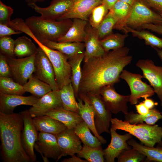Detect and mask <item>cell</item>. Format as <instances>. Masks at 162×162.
Wrapping results in <instances>:
<instances>
[{"label": "cell", "mask_w": 162, "mask_h": 162, "mask_svg": "<svg viewBox=\"0 0 162 162\" xmlns=\"http://www.w3.org/2000/svg\"><path fill=\"white\" fill-rule=\"evenodd\" d=\"M129 51L128 47L124 46L84 62L78 96L100 94L104 87L119 82L121 73L132 60V56L129 55Z\"/></svg>", "instance_id": "6da1fadb"}, {"label": "cell", "mask_w": 162, "mask_h": 162, "mask_svg": "<svg viewBox=\"0 0 162 162\" xmlns=\"http://www.w3.org/2000/svg\"><path fill=\"white\" fill-rule=\"evenodd\" d=\"M23 121L20 113L0 112L1 159L4 162H31L22 140Z\"/></svg>", "instance_id": "7a4b0ae2"}, {"label": "cell", "mask_w": 162, "mask_h": 162, "mask_svg": "<svg viewBox=\"0 0 162 162\" xmlns=\"http://www.w3.org/2000/svg\"><path fill=\"white\" fill-rule=\"evenodd\" d=\"M25 21L38 40L56 42L66 34L73 22L71 19L57 20L45 19L40 16L30 17Z\"/></svg>", "instance_id": "3957f363"}, {"label": "cell", "mask_w": 162, "mask_h": 162, "mask_svg": "<svg viewBox=\"0 0 162 162\" xmlns=\"http://www.w3.org/2000/svg\"><path fill=\"white\" fill-rule=\"evenodd\" d=\"M110 128L120 130L138 138L144 145L153 147L162 141V127L143 123L132 124L117 118H111Z\"/></svg>", "instance_id": "277c9868"}, {"label": "cell", "mask_w": 162, "mask_h": 162, "mask_svg": "<svg viewBox=\"0 0 162 162\" xmlns=\"http://www.w3.org/2000/svg\"><path fill=\"white\" fill-rule=\"evenodd\" d=\"M31 38L45 52L53 68L59 90L71 83V70L68 58L59 51L51 49L41 43L34 35Z\"/></svg>", "instance_id": "5b68a950"}, {"label": "cell", "mask_w": 162, "mask_h": 162, "mask_svg": "<svg viewBox=\"0 0 162 162\" xmlns=\"http://www.w3.org/2000/svg\"><path fill=\"white\" fill-rule=\"evenodd\" d=\"M162 25V16L152 9L141 0L131 6L126 25L136 30H141L144 25L148 24Z\"/></svg>", "instance_id": "8992f818"}, {"label": "cell", "mask_w": 162, "mask_h": 162, "mask_svg": "<svg viewBox=\"0 0 162 162\" xmlns=\"http://www.w3.org/2000/svg\"><path fill=\"white\" fill-rule=\"evenodd\" d=\"M120 77L126 82L130 88L131 94L129 102L131 104L136 105L140 98L149 97L154 94L155 92L151 86L142 81L143 76L141 75L124 69Z\"/></svg>", "instance_id": "52a82bcc"}, {"label": "cell", "mask_w": 162, "mask_h": 162, "mask_svg": "<svg viewBox=\"0 0 162 162\" xmlns=\"http://www.w3.org/2000/svg\"><path fill=\"white\" fill-rule=\"evenodd\" d=\"M35 54L22 58L6 56L12 78L22 86L26 83L34 72Z\"/></svg>", "instance_id": "ba28073f"}, {"label": "cell", "mask_w": 162, "mask_h": 162, "mask_svg": "<svg viewBox=\"0 0 162 162\" xmlns=\"http://www.w3.org/2000/svg\"><path fill=\"white\" fill-rule=\"evenodd\" d=\"M34 67L33 74L35 76L49 85L52 90H59L52 65L46 55L39 46L35 54Z\"/></svg>", "instance_id": "9c48e42d"}, {"label": "cell", "mask_w": 162, "mask_h": 162, "mask_svg": "<svg viewBox=\"0 0 162 162\" xmlns=\"http://www.w3.org/2000/svg\"><path fill=\"white\" fill-rule=\"evenodd\" d=\"M86 95L94 112V122L98 134L104 132L110 134L109 130L112 118L111 112L106 108L100 94H88Z\"/></svg>", "instance_id": "30bf717a"}, {"label": "cell", "mask_w": 162, "mask_h": 162, "mask_svg": "<svg viewBox=\"0 0 162 162\" xmlns=\"http://www.w3.org/2000/svg\"><path fill=\"white\" fill-rule=\"evenodd\" d=\"M113 86L108 85L104 87L100 94L106 108L111 113L116 114L121 112L126 115L128 112V103L129 102L130 95L119 94L116 91Z\"/></svg>", "instance_id": "8fae6325"}, {"label": "cell", "mask_w": 162, "mask_h": 162, "mask_svg": "<svg viewBox=\"0 0 162 162\" xmlns=\"http://www.w3.org/2000/svg\"><path fill=\"white\" fill-rule=\"evenodd\" d=\"M143 73L160 101H162V66L156 65L151 59H140L136 64Z\"/></svg>", "instance_id": "7c38bea8"}, {"label": "cell", "mask_w": 162, "mask_h": 162, "mask_svg": "<svg viewBox=\"0 0 162 162\" xmlns=\"http://www.w3.org/2000/svg\"><path fill=\"white\" fill-rule=\"evenodd\" d=\"M34 148L40 154L44 162H49L48 158L56 162L60 159V150L55 134L38 133Z\"/></svg>", "instance_id": "4fadbf2b"}, {"label": "cell", "mask_w": 162, "mask_h": 162, "mask_svg": "<svg viewBox=\"0 0 162 162\" xmlns=\"http://www.w3.org/2000/svg\"><path fill=\"white\" fill-rule=\"evenodd\" d=\"M22 118L23 126L22 134L23 146L27 154L32 162L36 160L34 152V146L38 137L36 129L31 117L27 110L20 113Z\"/></svg>", "instance_id": "5bb4252c"}, {"label": "cell", "mask_w": 162, "mask_h": 162, "mask_svg": "<svg viewBox=\"0 0 162 162\" xmlns=\"http://www.w3.org/2000/svg\"><path fill=\"white\" fill-rule=\"evenodd\" d=\"M75 0H52L50 5L46 7H41L36 3L28 5L42 17L52 20H58L67 13L71 8Z\"/></svg>", "instance_id": "9a60e30c"}, {"label": "cell", "mask_w": 162, "mask_h": 162, "mask_svg": "<svg viewBox=\"0 0 162 162\" xmlns=\"http://www.w3.org/2000/svg\"><path fill=\"white\" fill-rule=\"evenodd\" d=\"M62 107H63L59 90H52L39 98L27 110L33 118L45 115L51 110Z\"/></svg>", "instance_id": "2e32d148"}, {"label": "cell", "mask_w": 162, "mask_h": 162, "mask_svg": "<svg viewBox=\"0 0 162 162\" xmlns=\"http://www.w3.org/2000/svg\"><path fill=\"white\" fill-rule=\"evenodd\" d=\"M55 135L60 150V158L77 154L82 149V142L73 129L67 128Z\"/></svg>", "instance_id": "e0dca14e"}, {"label": "cell", "mask_w": 162, "mask_h": 162, "mask_svg": "<svg viewBox=\"0 0 162 162\" xmlns=\"http://www.w3.org/2000/svg\"><path fill=\"white\" fill-rule=\"evenodd\" d=\"M110 132L111 140L107 147L103 150L104 157L106 162H114L115 158L123 151L131 148L127 141L132 138V135L128 133L120 135L111 128Z\"/></svg>", "instance_id": "ac0fdd59"}, {"label": "cell", "mask_w": 162, "mask_h": 162, "mask_svg": "<svg viewBox=\"0 0 162 162\" xmlns=\"http://www.w3.org/2000/svg\"><path fill=\"white\" fill-rule=\"evenodd\" d=\"M86 31V35L83 41L85 45L84 62L90 58L101 56L105 53L100 43L97 29L92 27L88 22Z\"/></svg>", "instance_id": "d6986e66"}, {"label": "cell", "mask_w": 162, "mask_h": 162, "mask_svg": "<svg viewBox=\"0 0 162 162\" xmlns=\"http://www.w3.org/2000/svg\"><path fill=\"white\" fill-rule=\"evenodd\" d=\"M39 98L33 95L25 96L0 93V112L6 114L13 113L16 106L22 105L32 106Z\"/></svg>", "instance_id": "ffe728a7"}, {"label": "cell", "mask_w": 162, "mask_h": 162, "mask_svg": "<svg viewBox=\"0 0 162 162\" xmlns=\"http://www.w3.org/2000/svg\"><path fill=\"white\" fill-rule=\"evenodd\" d=\"M77 99L78 101L77 102L78 113L94 136L98 138L101 144L106 143V140L98 134L96 129L94 122V110L87 96L85 94L80 95L78 96Z\"/></svg>", "instance_id": "44dd1931"}, {"label": "cell", "mask_w": 162, "mask_h": 162, "mask_svg": "<svg viewBox=\"0 0 162 162\" xmlns=\"http://www.w3.org/2000/svg\"><path fill=\"white\" fill-rule=\"evenodd\" d=\"M102 0H75L73 7L58 20L79 18L88 21L93 9L101 4Z\"/></svg>", "instance_id": "7402d4cb"}, {"label": "cell", "mask_w": 162, "mask_h": 162, "mask_svg": "<svg viewBox=\"0 0 162 162\" xmlns=\"http://www.w3.org/2000/svg\"><path fill=\"white\" fill-rule=\"evenodd\" d=\"M38 40L48 47L58 50L66 55L68 59L85 52V45L84 42H60L45 40Z\"/></svg>", "instance_id": "603a6c76"}, {"label": "cell", "mask_w": 162, "mask_h": 162, "mask_svg": "<svg viewBox=\"0 0 162 162\" xmlns=\"http://www.w3.org/2000/svg\"><path fill=\"white\" fill-rule=\"evenodd\" d=\"M45 115L61 122L69 129H74L83 121L78 113L66 110L62 107L51 110Z\"/></svg>", "instance_id": "cb8c5ba5"}, {"label": "cell", "mask_w": 162, "mask_h": 162, "mask_svg": "<svg viewBox=\"0 0 162 162\" xmlns=\"http://www.w3.org/2000/svg\"><path fill=\"white\" fill-rule=\"evenodd\" d=\"M88 21L79 19H73L72 23L66 34L57 42H83L86 35V28Z\"/></svg>", "instance_id": "d4e9b609"}, {"label": "cell", "mask_w": 162, "mask_h": 162, "mask_svg": "<svg viewBox=\"0 0 162 162\" xmlns=\"http://www.w3.org/2000/svg\"><path fill=\"white\" fill-rule=\"evenodd\" d=\"M32 121L40 132L56 134L67 128L61 122L46 115L33 118Z\"/></svg>", "instance_id": "484cf974"}, {"label": "cell", "mask_w": 162, "mask_h": 162, "mask_svg": "<svg viewBox=\"0 0 162 162\" xmlns=\"http://www.w3.org/2000/svg\"><path fill=\"white\" fill-rule=\"evenodd\" d=\"M131 9V6L129 4L118 0L113 7L109 10L112 13L116 20L114 29L123 31L126 25V22Z\"/></svg>", "instance_id": "4316f807"}, {"label": "cell", "mask_w": 162, "mask_h": 162, "mask_svg": "<svg viewBox=\"0 0 162 162\" xmlns=\"http://www.w3.org/2000/svg\"><path fill=\"white\" fill-rule=\"evenodd\" d=\"M162 119V115L159 111L153 108L150 110L148 113L146 115H141L133 112L128 113L124 116V121L132 124H136L142 123L153 125L159 119Z\"/></svg>", "instance_id": "83f0119b"}, {"label": "cell", "mask_w": 162, "mask_h": 162, "mask_svg": "<svg viewBox=\"0 0 162 162\" xmlns=\"http://www.w3.org/2000/svg\"><path fill=\"white\" fill-rule=\"evenodd\" d=\"M38 49L30 39L26 36H21L15 40L14 56L18 58L30 56L35 54Z\"/></svg>", "instance_id": "f1b7e54d"}, {"label": "cell", "mask_w": 162, "mask_h": 162, "mask_svg": "<svg viewBox=\"0 0 162 162\" xmlns=\"http://www.w3.org/2000/svg\"><path fill=\"white\" fill-rule=\"evenodd\" d=\"M84 52L79 54L68 59L71 70V83L76 98L78 97L79 87L82 77L81 65L84 57Z\"/></svg>", "instance_id": "f546056e"}, {"label": "cell", "mask_w": 162, "mask_h": 162, "mask_svg": "<svg viewBox=\"0 0 162 162\" xmlns=\"http://www.w3.org/2000/svg\"><path fill=\"white\" fill-rule=\"evenodd\" d=\"M23 86L26 92H29L39 98L52 90L49 85L40 80L34 74Z\"/></svg>", "instance_id": "4dcf8cb0"}, {"label": "cell", "mask_w": 162, "mask_h": 162, "mask_svg": "<svg viewBox=\"0 0 162 162\" xmlns=\"http://www.w3.org/2000/svg\"><path fill=\"white\" fill-rule=\"evenodd\" d=\"M122 31L125 33H131L134 37L144 40L146 45L150 46L152 48L162 49V38L158 37L148 31L136 30L126 25Z\"/></svg>", "instance_id": "1f68e13d"}, {"label": "cell", "mask_w": 162, "mask_h": 162, "mask_svg": "<svg viewBox=\"0 0 162 162\" xmlns=\"http://www.w3.org/2000/svg\"><path fill=\"white\" fill-rule=\"evenodd\" d=\"M128 144L144 155L148 161L162 162V147H156L143 145L133 139L128 140Z\"/></svg>", "instance_id": "d6a6232c"}, {"label": "cell", "mask_w": 162, "mask_h": 162, "mask_svg": "<svg viewBox=\"0 0 162 162\" xmlns=\"http://www.w3.org/2000/svg\"><path fill=\"white\" fill-rule=\"evenodd\" d=\"M59 91L63 108L78 113V103L71 83L64 86Z\"/></svg>", "instance_id": "836d02e7"}, {"label": "cell", "mask_w": 162, "mask_h": 162, "mask_svg": "<svg viewBox=\"0 0 162 162\" xmlns=\"http://www.w3.org/2000/svg\"><path fill=\"white\" fill-rule=\"evenodd\" d=\"M73 129L83 144L92 147L101 146L99 140L91 134L90 130L84 121L78 124Z\"/></svg>", "instance_id": "e575fe53"}, {"label": "cell", "mask_w": 162, "mask_h": 162, "mask_svg": "<svg viewBox=\"0 0 162 162\" xmlns=\"http://www.w3.org/2000/svg\"><path fill=\"white\" fill-rule=\"evenodd\" d=\"M127 33L121 34L113 33L100 40V44L105 52L122 48L124 46L125 40L128 37Z\"/></svg>", "instance_id": "d590c367"}, {"label": "cell", "mask_w": 162, "mask_h": 162, "mask_svg": "<svg viewBox=\"0 0 162 162\" xmlns=\"http://www.w3.org/2000/svg\"><path fill=\"white\" fill-rule=\"evenodd\" d=\"M77 156L85 159L88 162H103L105 161L103 150L101 146L92 147L83 144L81 150L77 154Z\"/></svg>", "instance_id": "8d00e7d4"}, {"label": "cell", "mask_w": 162, "mask_h": 162, "mask_svg": "<svg viewBox=\"0 0 162 162\" xmlns=\"http://www.w3.org/2000/svg\"><path fill=\"white\" fill-rule=\"evenodd\" d=\"M25 92L23 86L12 77H0V93L23 95Z\"/></svg>", "instance_id": "74e56055"}, {"label": "cell", "mask_w": 162, "mask_h": 162, "mask_svg": "<svg viewBox=\"0 0 162 162\" xmlns=\"http://www.w3.org/2000/svg\"><path fill=\"white\" fill-rule=\"evenodd\" d=\"M116 20L112 13L109 11L97 29L98 38L101 40L113 33V30Z\"/></svg>", "instance_id": "f35d334b"}, {"label": "cell", "mask_w": 162, "mask_h": 162, "mask_svg": "<svg viewBox=\"0 0 162 162\" xmlns=\"http://www.w3.org/2000/svg\"><path fill=\"white\" fill-rule=\"evenodd\" d=\"M109 11V10L103 4L94 8L88 17V22L91 26L97 29Z\"/></svg>", "instance_id": "ab89813d"}, {"label": "cell", "mask_w": 162, "mask_h": 162, "mask_svg": "<svg viewBox=\"0 0 162 162\" xmlns=\"http://www.w3.org/2000/svg\"><path fill=\"white\" fill-rule=\"evenodd\" d=\"M146 156L132 148L123 151L117 158L118 162H140L142 161Z\"/></svg>", "instance_id": "60d3db41"}, {"label": "cell", "mask_w": 162, "mask_h": 162, "mask_svg": "<svg viewBox=\"0 0 162 162\" xmlns=\"http://www.w3.org/2000/svg\"><path fill=\"white\" fill-rule=\"evenodd\" d=\"M15 41L10 36L0 38V52L6 57L15 58Z\"/></svg>", "instance_id": "b9f144b4"}, {"label": "cell", "mask_w": 162, "mask_h": 162, "mask_svg": "<svg viewBox=\"0 0 162 162\" xmlns=\"http://www.w3.org/2000/svg\"><path fill=\"white\" fill-rule=\"evenodd\" d=\"M13 13L14 10L11 7L7 5L0 0V23L8 26Z\"/></svg>", "instance_id": "7bdbcfd3"}, {"label": "cell", "mask_w": 162, "mask_h": 162, "mask_svg": "<svg viewBox=\"0 0 162 162\" xmlns=\"http://www.w3.org/2000/svg\"><path fill=\"white\" fill-rule=\"evenodd\" d=\"M0 77H12L11 71L5 55L0 53Z\"/></svg>", "instance_id": "ee69618b"}, {"label": "cell", "mask_w": 162, "mask_h": 162, "mask_svg": "<svg viewBox=\"0 0 162 162\" xmlns=\"http://www.w3.org/2000/svg\"><path fill=\"white\" fill-rule=\"evenodd\" d=\"M141 0L156 13L162 14V0Z\"/></svg>", "instance_id": "f6af8a7d"}, {"label": "cell", "mask_w": 162, "mask_h": 162, "mask_svg": "<svg viewBox=\"0 0 162 162\" xmlns=\"http://www.w3.org/2000/svg\"><path fill=\"white\" fill-rule=\"evenodd\" d=\"M22 33L20 31H16L10 27L0 23V38L15 34H19Z\"/></svg>", "instance_id": "bcb514c9"}, {"label": "cell", "mask_w": 162, "mask_h": 162, "mask_svg": "<svg viewBox=\"0 0 162 162\" xmlns=\"http://www.w3.org/2000/svg\"><path fill=\"white\" fill-rule=\"evenodd\" d=\"M141 29H147L162 35V25L153 24H146L143 26Z\"/></svg>", "instance_id": "7dc6e473"}, {"label": "cell", "mask_w": 162, "mask_h": 162, "mask_svg": "<svg viewBox=\"0 0 162 162\" xmlns=\"http://www.w3.org/2000/svg\"><path fill=\"white\" fill-rule=\"evenodd\" d=\"M135 106L137 112L141 115L147 114L149 113L150 110L146 106L143 102L135 105Z\"/></svg>", "instance_id": "c3c4849f"}, {"label": "cell", "mask_w": 162, "mask_h": 162, "mask_svg": "<svg viewBox=\"0 0 162 162\" xmlns=\"http://www.w3.org/2000/svg\"><path fill=\"white\" fill-rule=\"evenodd\" d=\"M143 101L146 106L149 110L154 108L155 106H157L158 104V102H155L152 99L145 98Z\"/></svg>", "instance_id": "681fc988"}, {"label": "cell", "mask_w": 162, "mask_h": 162, "mask_svg": "<svg viewBox=\"0 0 162 162\" xmlns=\"http://www.w3.org/2000/svg\"><path fill=\"white\" fill-rule=\"evenodd\" d=\"M71 156V158L63 159L61 161L62 162H88L86 160H82L77 156H76L75 154Z\"/></svg>", "instance_id": "f907efd6"}, {"label": "cell", "mask_w": 162, "mask_h": 162, "mask_svg": "<svg viewBox=\"0 0 162 162\" xmlns=\"http://www.w3.org/2000/svg\"><path fill=\"white\" fill-rule=\"evenodd\" d=\"M118 0H102V4H104L109 10L112 9Z\"/></svg>", "instance_id": "816d5d0a"}, {"label": "cell", "mask_w": 162, "mask_h": 162, "mask_svg": "<svg viewBox=\"0 0 162 162\" xmlns=\"http://www.w3.org/2000/svg\"><path fill=\"white\" fill-rule=\"evenodd\" d=\"M47 0H25V1L28 5L33 4L36 3L37 2H44Z\"/></svg>", "instance_id": "f5cc1de1"}, {"label": "cell", "mask_w": 162, "mask_h": 162, "mask_svg": "<svg viewBox=\"0 0 162 162\" xmlns=\"http://www.w3.org/2000/svg\"><path fill=\"white\" fill-rule=\"evenodd\" d=\"M152 48L156 51L158 55L162 62V49H159L156 47H153Z\"/></svg>", "instance_id": "db71d44e"}, {"label": "cell", "mask_w": 162, "mask_h": 162, "mask_svg": "<svg viewBox=\"0 0 162 162\" xmlns=\"http://www.w3.org/2000/svg\"><path fill=\"white\" fill-rule=\"evenodd\" d=\"M126 3L130 5L131 6L133 4L137 1L138 0H118Z\"/></svg>", "instance_id": "11a10c76"}, {"label": "cell", "mask_w": 162, "mask_h": 162, "mask_svg": "<svg viewBox=\"0 0 162 162\" xmlns=\"http://www.w3.org/2000/svg\"><path fill=\"white\" fill-rule=\"evenodd\" d=\"M158 146L162 147V141L158 143Z\"/></svg>", "instance_id": "9f6ffc18"}, {"label": "cell", "mask_w": 162, "mask_h": 162, "mask_svg": "<svg viewBox=\"0 0 162 162\" xmlns=\"http://www.w3.org/2000/svg\"><path fill=\"white\" fill-rule=\"evenodd\" d=\"M160 104H161V105L162 107V101H161V103H160ZM162 115V112H161Z\"/></svg>", "instance_id": "6f0895ef"}, {"label": "cell", "mask_w": 162, "mask_h": 162, "mask_svg": "<svg viewBox=\"0 0 162 162\" xmlns=\"http://www.w3.org/2000/svg\"><path fill=\"white\" fill-rule=\"evenodd\" d=\"M160 15H161V16H162V14H160Z\"/></svg>", "instance_id": "680465c9"}]
</instances>
